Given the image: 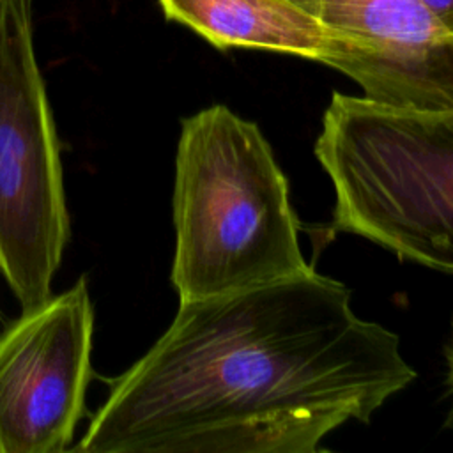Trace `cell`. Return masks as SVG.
<instances>
[{"label":"cell","instance_id":"obj_1","mask_svg":"<svg viewBox=\"0 0 453 453\" xmlns=\"http://www.w3.org/2000/svg\"><path fill=\"white\" fill-rule=\"evenodd\" d=\"M416 379L398 336L317 271L179 301L92 416L83 453H317Z\"/></svg>","mask_w":453,"mask_h":453},{"label":"cell","instance_id":"obj_2","mask_svg":"<svg viewBox=\"0 0 453 453\" xmlns=\"http://www.w3.org/2000/svg\"><path fill=\"white\" fill-rule=\"evenodd\" d=\"M179 301L221 296L311 271L288 182L260 127L225 104L180 122L173 180Z\"/></svg>","mask_w":453,"mask_h":453},{"label":"cell","instance_id":"obj_3","mask_svg":"<svg viewBox=\"0 0 453 453\" xmlns=\"http://www.w3.org/2000/svg\"><path fill=\"white\" fill-rule=\"evenodd\" d=\"M315 156L334 188L336 232L453 273V110L393 108L334 92Z\"/></svg>","mask_w":453,"mask_h":453},{"label":"cell","instance_id":"obj_4","mask_svg":"<svg viewBox=\"0 0 453 453\" xmlns=\"http://www.w3.org/2000/svg\"><path fill=\"white\" fill-rule=\"evenodd\" d=\"M32 5L4 0L0 7V274L21 310L51 296L71 234Z\"/></svg>","mask_w":453,"mask_h":453},{"label":"cell","instance_id":"obj_5","mask_svg":"<svg viewBox=\"0 0 453 453\" xmlns=\"http://www.w3.org/2000/svg\"><path fill=\"white\" fill-rule=\"evenodd\" d=\"M94 308L85 276L23 310L0 334V453L71 449L90 380Z\"/></svg>","mask_w":453,"mask_h":453},{"label":"cell","instance_id":"obj_6","mask_svg":"<svg viewBox=\"0 0 453 453\" xmlns=\"http://www.w3.org/2000/svg\"><path fill=\"white\" fill-rule=\"evenodd\" d=\"M329 35L320 60L363 97L405 110H453V35L421 0H290Z\"/></svg>","mask_w":453,"mask_h":453},{"label":"cell","instance_id":"obj_7","mask_svg":"<svg viewBox=\"0 0 453 453\" xmlns=\"http://www.w3.org/2000/svg\"><path fill=\"white\" fill-rule=\"evenodd\" d=\"M157 2L166 19L191 28L219 50H264L317 62L327 53L326 28L290 0Z\"/></svg>","mask_w":453,"mask_h":453},{"label":"cell","instance_id":"obj_8","mask_svg":"<svg viewBox=\"0 0 453 453\" xmlns=\"http://www.w3.org/2000/svg\"><path fill=\"white\" fill-rule=\"evenodd\" d=\"M421 4L453 35V0H421Z\"/></svg>","mask_w":453,"mask_h":453},{"label":"cell","instance_id":"obj_9","mask_svg":"<svg viewBox=\"0 0 453 453\" xmlns=\"http://www.w3.org/2000/svg\"><path fill=\"white\" fill-rule=\"evenodd\" d=\"M448 366H449V384L453 389V340H451V345L448 350Z\"/></svg>","mask_w":453,"mask_h":453},{"label":"cell","instance_id":"obj_10","mask_svg":"<svg viewBox=\"0 0 453 453\" xmlns=\"http://www.w3.org/2000/svg\"><path fill=\"white\" fill-rule=\"evenodd\" d=\"M2 4H4V0H0V7H2Z\"/></svg>","mask_w":453,"mask_h":453}]
</instances>
